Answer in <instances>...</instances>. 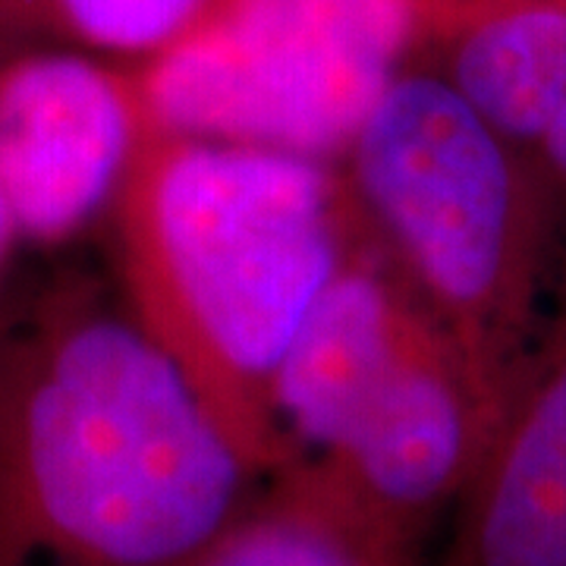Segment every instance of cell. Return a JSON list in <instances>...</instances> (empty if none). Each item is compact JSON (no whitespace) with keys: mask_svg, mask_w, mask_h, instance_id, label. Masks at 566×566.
<instances>
[{"mask_svg":"<svg viewBox=\"0 0 566 566\" xmlns=\"http://www.w3.org/2000/svg\"><path fill=\"white\" fill-rule=\"evenodd\" d=\"M104 240L123 300L223 431L264 475L293 463L277 375L363 240L340 167L158 133Z\"/></svg>","mask_w":566,"mask_h":566,"instance_id":"7a4b0ae2","label":"cell"},{"mask_svg":"<svg viewBox=\"0 0 566 566\" xmlns=\"http://www.w3.org/2000/svg\"><path fill=\"white\" fill-rule=\"evenodd\" d=\"M419 61L532 164L566 223V0H428Z\"/></svg>","mask_w":566,"mask_h":566,"instance_id":"52a82bcc","label":"cell"},{"mask_svg":"<svg viewBox=\"0 0 566 566\" xmlns=\"http://www.w3.org/2000/svg\"><path fill=\"white\" fill-rule=\"evenodd\" d=\"M268 479L107 271L0 290V566H196Z\"/></svg>","mask_w":566,"mask_h":566,"instance_id":"6da1fadb","label":"cell"},{"mask_svg":"<svg viewBox=\"0 0 566 566\" xmlns=\"http://www.w3.org/2000/svg\"><path fill=\"white\" fill-rule=\"evenodd\" d=\"M434 566H566V249Z\"/></svg>","mask_w":566,"mask_h":566,"instance_id":"8992f818","label":"cell"},{"mask_svg":"<svg viewBox=\"0 0 566 566\" xmlns=\"http://www.w3.org/2000/svg\"><path fill=\"white\" fill-rule=\"evenodd\" d=\"M196 566H434L308 460L277 469Z\"/></svg>","mask_w":566,"mask_h":566,"instance_id":"ba28073f","label":"cell"},{"mask_svg":"<svg viewBox=\"0 0 566 566\" xmlns=\"http://www.w3.org/2000/svg\"><path fill=\"white\" fill-rule=\"evenodd\" d=\"M17 252H20V237H17V227H13L10 205H7L3 189H0V290L10 281V268H13Z\"/></svg>","mask_w":566,"mask_h":566,"instance_id":"30bf717a","label":"cell"},{"mask_svg":"<svg viewBox=\"0 0 566 566\" xmlns=\"http://www.w3.org/2000/svg\"><path fill=\"white\" fill-rule=\"evenodd\" d=\"M214 0H0V51L63 48L148 66L208 17Z\"/></svg>","mask_w":566,"mask_h":566,"instance_id":"9c48e42d","label":"cell"},{"mask_svg":"<svg viewBox=\"0 0 566 566\" xmlns=\"http://www.w3.org/2000/svg\"><path fill=\"white\" fill-rule=\"evenodd\" d=\"M428 0H214L142 66L161 133L337 164L422 54Z\"/></svg>","mask_w":566,"mask_h":566,"instance_id":"277c9868","label":"cell"},{"mask_svg":"<svg viewBox=\"0 0 566 566\" xmlns=\"http://www.w3.org/2000/svg\"><path fill=\"white\" fill-rule=\"evenodd\" d=\"M158 133L136 66L0 51V189L20 249L66 255L104 237Z\"/></svg>","mask_w":566,"mask_h":566,"instance_id":"5b68a950","label":"cell"},{"mask_svg":"<svg viewBox=\"0 0 566 566\" xmlns=\"http://www.w3.org/2000/svg\"><path fill=\"white\" fill-rule=\"evenodd\" d=\"M337 167L371 243L501 400L564 262L566 223L542 177L419 57Z\"/></svg>","mask_w":566,"mask_h":566,"instance_id":"3957f363","label":"cell"}]
</instances>
